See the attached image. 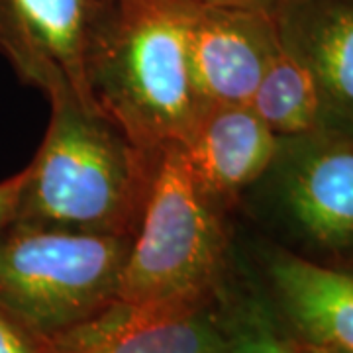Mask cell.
Segmentation results:
<instances>
[{
	"mask_svg": "<svg viewBox=\"0 0 353 353\" xmlns=\"http://www.w3.org/2000/svg\"><path fill=\"white\" fill-rule=\"evenodd\" d=\"M271 14L314 83L318 130L353 138V0H277Z\"/></svg>",
	"mask_w": 353,
	"mask_h": 353,
	"instance_id": "10",
	"label": "cell"
},
{
	"mask_svg": "<svg viewBox=\"0 0 353 353\" xmlns=\"http://www.w3.org/2000/svg\"><path fill=\"white\" fill-rule=\"evenodd\" d=\"M24 181L26 169L4 179V181H0V234L14 222L16 206H18V199H20V192L24 187Z\"/></svg>",
	"mask_w": 353,
	"mask_h": 353,
	"instance_id": "15",
	"label": "cell"
},
{
	"mask_svg": "<svg viewBox=\"0 0 353 353\" xmlns=\"http://www.w3.org/2000/svg\"><path fill=\"white\" fill-rule=\"evenodd\" d=\"M48 341L51 353H228L218 292L194 301H114Z\"/></svg>",
	"mask_w": 353,
	"mask_h": 353,
	"instance_id": "8",
	"label": "cell"
},
{
	"mask_svg": "<svg viewBox=\"0 0 353 353\" xmlns=\"http://www.w3.org/2000/svg\"><path fill=\"white\" fill-rule=\"evenodd\" d=\"M134 238L12 222L0 234V306L53 340L118 299Z\"/></svg>",
	"mask_w": 353,
	"mask_h": 353,
	"instance_id": "5",
	"label": "cell"
},
{
	"mask_svg": "<svg viewBox=\"0 0 353 353\" xmlns=\"http://www.w3.org/2000/svg\"><path fill=\"white\" fill-rule=\"evenodd\" d=\"M194 0H106L88 59L99 110L143 150L187 138L199 116L187 32Z\"/></svg>",
	"mask_w": 353,
	"mask_h": 353,
	"instance_id": "2",
	"label": "cell"
},
{
	"mask_svg": "<svg viewBox=\"0 0 353 353\" xmlns=\"http://www.w3.org/2000/svg\"><path fill=\"white\" fill-rule=\"evenodd\" d=\"M238 212L281 250L353 273V138L320 130L277 138Z\"/></svg>",
	"mask_w": 353,
	"mask_h": 353,
	"instance_id": "4",
	"label": "cell"
},
{
	"mask_svg": "<svg viewBox=\"0 0 353 353\" xmlns=\"http://www.w3.org/2000/svg\"><path fill=\"white\" fill-rule=\"evenodd\" d=\"M250 104L277 138L318 130L314 83L306 67L281 46V39Z\"/></svg>",
	"mask_w": 353,
	"mask_h": 353,
	"instance_id": "13",
	"label": "cell"
},
{
	"mask_svg": "<svg viewBox=\"0 0 353 353\" xmlns=\"http://www.w3.org/2000/svg\"><path fill=\"white\" fill-rule=\"evenodd\" d=\"M199 2H210V4H228V6H243V8H255L273 12L277 0H199Z\"/></svg>",
	"mask_w": 353,
	"mask_h": 353,
	"instance_id": "16",
	"label": "cell"
},
{
	"mask_svg": "<svg viewBox=\"0 0 353 353\" xmlns=\"http://www.w3.org/2000/svg\"><path fill=\"white\" fill-rule=\"evenodd\" d=\"M106 0H0V55L50 104L75 102L101 112L88 85V59Z\"/></svg>",
	"mask_w": 353,
	"mask_h": 353,
	"instance_id": "6",
	"label": "cell"
},
{
	"mask_svg": "<svg viewBox=\"0 0 353 353\" xmlns=\"http://www.w3.org/2000/svg\"><path fill=\"white\" fill-rule=\"evenodd\" d=\"M236 259L230 216L196 187L179 143L163 145L116 301L141 304L214 296Z\"/></svg>",
	"mask_w": 353,
	"mask_h": 353,
	"instance_id": "3",
	"label": "cell"
},
{
	"mask_svg": "<svg viewBox=\"0 0 353 353\" xmlns=\"http://www.w3.org/2000/svg\"><path fill=\"white\" fill-rule=\"evenodd\" d=\"M255 275L281 324L306 347L353 353V273L310 263L257 238Z\"/></svg>",
	"mask_w": 353,
	"mask_h": 353,
	"instance_id": "9",
	"label": "cell"
},
{
	"mask_svg": "<svg viewBox=\"0 0 353 353\" xmlns=\"http://www.w3.org/2000/svg\"><path fill=\"white\" fill-rule=\"evenodd\" d=\"M50 106L14 222L134 238L161 150L139 148L102 112L75 102Z\"/></svg>",
	"mask_w": 353,
	"mask_h": 353,
	"instance_id": "1",
	"label": "cell"
},
{
	"mask_svg": "<svg viewBox=\"0 0 353 353\" xmlns=\"http://www.w3.org/2000/svg\"><path fill=\"white\" fill-rule=\"evenodd\" d=\"M299 347H301V352L303 353H336V352H326V350H316V347H306V345H301V343H299Z\"/></svg>",
	"mask_w": 353,
	"mask_h": 353,
	"instance_id": "17",
	"label": "cell"
},
{
	"mask_svg": "<svg viewBox=\"0 0 353 353\" xmlns=\"http://www.w3.org/2000/svg\"><path fill=\"white\" fill-rule=\"evenodd\" d=\"M179 148L202 194L232 216L271 163L277 136L252 104H224L201 110Z\"/></svg>",
	"mask_w": 353,
	"mask_h": 353,
	"instance_id": "11",
	"label": "cell"
},
{
	"mask_svg": "<svg viewBox=\"0 0 353 353\" xmlns=\"http://www.w3.org/2000/svg\"><path fill=\"white\" fill-rule=\"evenodd\" d=\"M228 353H303L281 324L252 263L236 265L218 290Z\"/></svg>",
	"mask_w": 353,
	"mask_h": 353,
	"instance_id": "12",
	"label": "cell"
},
{
	"mask_svg": "<svg viewBox=\"0 0 353 353\" xmlns=\"http://www.w3.org/2000/svg\"><path fill=\"white\" fill-rule=\"evenodd\" d=\"M277 50L279 34L271 12L194 0L187 61L199 112L210 106L250 104Z\"/></svg>",
	"mask_w": 353,
	"mask_h": 353,
	"instance_id": "7",
	"label": "cell"
},
{
	"mask_svg": "<svg viewBox=\"0 0 353 353\" xmlns=\"http://www.w3.org/2000/svg\"><path fill=\"white\" fill-rule=\"evenodd\" d=\"M0 353H51L50 341L0 306Z\"/></svg>",
	"mask_w": 353,
	"mask_h": 353,
	"instance_id": "14",
	"label": "cell"
}]
</instances>
